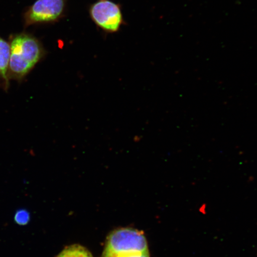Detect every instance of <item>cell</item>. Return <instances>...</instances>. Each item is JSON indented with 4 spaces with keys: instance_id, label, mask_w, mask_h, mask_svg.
I'll list each match as a JSON object with an SVG mask.
<instances>
[{
    "instance_id": "obj_1",
    "label": "cell",
    "mask_w": 257,
    "mask_h": 257,
    "mask_svg": "<svg viewBox=\"0 0 257 257\" xmlns=\"http://www.w3.org/2000/svg\"><path fill=\"white\" fill-rule=\"evenodd\" d=\"M43 46L30 34L16 35L11 44L9 78L21 79L31 71L43 57Z\"/></svg>"
},
{
    "instance_id": "obj_2",
    "label": "cell",
    "mask_w": 257,
    "mask_h": 257,
    "mask_svg": "<svg viewBox=\"0 0 257 257\" xmlns=\"http://www.w3.org/2000/svg\"><path fill=\"white\" fill-rule=\"evenodd\" d=\"M101 257H150L146 237L133 228L112 230L106 239Z\"/></svg>"
},
{
    "instance_id": "obj_3",
    "label": "cell",
    "mask_w": 257,
    "mask_h": 257,
    "mask_svg": "<svg viewBox=\"0 0 257 257\" xmlns=\"http://www.w3.org/2000/svg\"><path fill=\"white\" fill-rule=\"evenodd\" d=\"M89 13L94 23L106 32H117L123 23L120 6L110 0H99L91 6Z\"/></svg>"
},
{
    "instance_id": "obj_4",
    "label": "cell",
    "mask_w": 257,
    "mask_h": 257,
    "mask_svg": "<svg viewBox=\"0 0 257 257\" xmlns=\"http://www.w3.org/2000/svg\"><path fill=\"white\" fill-rule=\"evenodd\" d=\"M65 0H37L25 13V24L50 23L62 17Z\"/></svg>"
},
{
    "instance_id": "obj_5",
    "label": "cell",
    "mask_w": 257,
    "mask_h": 257,
    "mask_svg": "<svg viewBox=\"0 0 257 257\" xmlns=\"http://www.w3.org/2000/svg\"><path fill=\"white\" fill-rule=\"evenodd\" d=\"M11 58V44L0 37V76L6 85L9 83V67Z\"/></svg>"
},
{
    "instance_id": "obj_6",
    "label": "cell",
    "mask_w": 257,
    "mask_h": 257,
    "mask_svg": "<svg viewBox=\"0 0 257 257\" xmlns=\"http://www.w3.org/2000/svg\"><path fill=\"white\" fill-rule=\"evenodd\" d=\"M56 257H94L85 247L73 244L66 247Z\"/></svg>"
},
{
    "instance_id": "obj_7",
    "label": "cell",
    "mask_w": 257,
    "mask_h": 257,
    "mask_svg": "<svg viewBox=\"0 0 257 257\" xmlns=\"http://www.w3.org/2000/svg\"><path fill=\"white\" fill-rule=\"evenodd\" d=\"M15 222L19 226H25L30 222V214L25 209H20L16 211L14 216Z\"/></svg>"
}]
</instances>
